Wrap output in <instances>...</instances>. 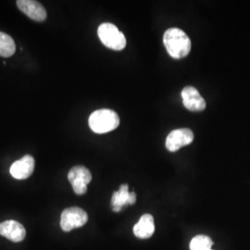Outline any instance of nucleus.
<instances>
[{
	"label": "nucleus",
	"mask_w": 250,
	"mask_h": 250,
	"mask_svg": "<svg viewBox=\"0 0 250 250\" xmlns=\"http://www.w3.org/2000/svg\"><path fill=\"white\" fill-rule=\"evenodd\" d=\"M88 221L87 213L78 207H72L64 209L61 217V226L65 232L83 226Z\"/></svg>",
	"instance_id": "nucleus-4"
},
{
	"label": "nucleus",
	"mask_w": 250,
	"mask_h": 250,
	"mask_svg": "<svg viewBox=\"0 0 250 250\" xmlns=\"http://www.w3.org/2000/svg\"><path fill=\"white\" fill-rule=\"evenodd\" d=\"M163 44L170 57L177 60L186 58L191 50L189 36L179 28H170L165 32Z\"/></svg>",
	"instance_id": "nucleus-1"
},
{
	"label": "nucleus",
	"mask_w": 250,
	"mask_h": 250,
	"mask_svg": "<svg viewBox=\"0 0 250 250\" xmlns=\"http://www.w3.org/2000/svg\"><path fill=\"white\" fill-rule=\"evenodd\" d=\"M213 242L210 237L198 234L190 242V250H210Z\"/></svg>",
	"instance_id": "nucleus-14"
},
{
	"label": "nucleus",
	"mask_w": 250,
	"mask_h": 250,
	"mask_svg": "<svg viewBox=\"0 0 250 250\" xmlns=\"http://www.w3.org/2000/svg\"></svg>",
	"instance_id": "nucleus-15"
},
{
	"label": "nucleus",
	"mask_w": 250,
	"mask_h": 250,
	"mask_svg": "<svg viewBox=\"0 0 250 250\" xmlns=\"http://www.w3.org/2000/svg\"><path fill=\"white\" fill-rule=\"evenodd\" d=\"M98 35L102 44L112 50H123L126 45L125 35L112 23H102L98 29Z\"/></svg>",
	"instance_id": "nucleus-3"
},
{
	"label": "nucleus",
	"mask_w": 250,
	"mask_h": 250,
	"mask_svg": "<svg viewBox=\"0 0 250 250\" xmlns=\"http://www.w3.org/2000/svg\"><path fill=\"white\" fill-rule=\"evenodd\" d=\"M17 6L21 11L34 21H44L46 19V11L45 8L35 0H19Z\"/></svg>",
	"instance_id": "nucleus-10"
},
{
	"label": "nucleus",
	"mask_w": 250,
	"mask_h": 250,
	"mask_svg": "<svg viewBox=\"0 0 250 250\" xmlns=\"http://www.w3.org/2000/svg\"><path fill=\"white\" fill-rule=\"evenodd\" d=\"M90 128L97 134H106L120 125V118L114 110L103 108L94 111L89 117Z\"/></svg>",
	"instance_id": "nucleus-2"
},
{
	"label": "nucleus",
	"mask_w": 250,
	"mask_h": 250,
	"mask_svg": "<svg viewBox=\"0 0 250 250\" xmlns=\"http://www.w3.org/2000/svg\"><path fill=\"white\" fill-rule=\"evenodd\" d=\"M136 201V195L134 192H129L128 185L121 186L120 189L114 192L111 197V206L115 212H119L125 206L132 205Z\"/></svg>",
	"instance_id": "nucleus-11"
},
{
	"label": "nucleus",
	"mask_w": 250,
	"mask_h": 250,
	"mask_svg": "<svg viewBox=\"0 0 250 250\" xmlns=\"http://www.w3.org/2000/svg\"><path fill=\"white\" fill-rule=\"evenodd\" d=\"M182 99L184 106L190 111H202L206 108L205 99L199 94L197 88L187 86L182 91Z\"/></svg>",
	"instance_id": "nucleus-7"
},
{
	"label": "nucleus",
	"mask_w": 250,
	"mask_h": 250,
	"mask_svg": "<svg viewBox=\"0 0 250 250\" xmlns=\"http://www.w3.org/2000/svg\"><path fill=\"white\" fill-rule=\"evenodd\" d=\"M35 164V159L31 155H25L11 165L10 174L18 180L29 178L34 172Z\"/></svg>",
	"instance_id": "nucleus-8"
},
{
	"label": "nucleus",
	"mask_w": 250,
	"mask_h": 250,
	"mask_svg": "<svg viewBox=\"0 0 250 250\" xmlns=\"http://www.w3.org/2000/svg\"><path fill=\"white\" fill-rule=\"evenodd\" d=\"M16 51V45L14 40L7 34L0 32V56L9 58Z\"/></svg>",
	"instance_id": "nucleus-13"
},
{
	"label": "nucleus",
	"mask_w": 250,
	"mask_h": 250,
	"mask_svg": "<svg viewBox=\"0 0 250 250\" xmlns=\"http://www.w3.org/2000/svg\"><path fill=\"white\" fill-rule=\"evenodd\" d=\"M0 234L10 241L18 243L24 239L26 231L25 228L19 222L9 220L0 224Z\"/></svg>",
	"instance_id": "nucleus-9"
},
{
	"label": "nucleus",
	"mask_w": 250,
	"mask_h": 250,
	"mask_svg": "<svg viewBox=\"0 0 250 250\" xmlns=\"http://www.w3.org/2000/svg\"><path fill=\"white\" fill-rule=\"evenodd\" d=\"M194 141V133L188 128L176 129L171 131L166 139V148L170 152L179 150L181 147L188 146Z\"/></svg>",
	"instance_id": "nucleus-6"
},
{
	"label": "nucleus",
	"mask_w": 250,
	"mask_h": 250,
	"mask_svg": "<svg viewBox=\"0 0 250 250\" xmlns=\"http://www.w3.org/2000/svg\"><path fill=\"white\" fill-rule=\"evenodd\" d=\"M68 179L74 193L77 195H83L87 191V185L92 180V175L87 168L83 166H75L69 171Z\"/></svg>",
	"instance_id": "nucleus-5"
},
{
	"label": "nucleus",
	"mask_w": 250,
	"mask_h": 250,
	"mask_svg": "<svg viewBox=\"0 0 250 250\" xmlns=\"http://www.w3.org/2000/svg\"><path fill=\"white\" fill-rule=\"evenodd\" d=\"M155 231L154 218L150 214H145L139 222L134 226V235L141 239H146L152 236Z\"/></svg>",
	"instance_id": "nucleus-12"
}]
</instances>
